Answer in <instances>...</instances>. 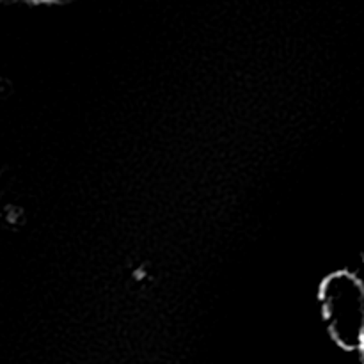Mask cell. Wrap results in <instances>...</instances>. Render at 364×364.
I'll return each mask as SVG.
<instances>
[{
  "instance_id": "6da1fadb",
  "label": "cell",
  "mask_w": 364,
  "mask_h": 364,
  "mask_svg": "<svg viewBox=\"0 0 364 364\" xmlns=\"http://www.w3.org/2000/svg\"><path fill=\"white\" fill-rule=\"evenodd\" d=\"M320 313L327 334L345 352H359L364 343V284L352 270H340L320 287Z\"/></svg>"
}]
</instances>
